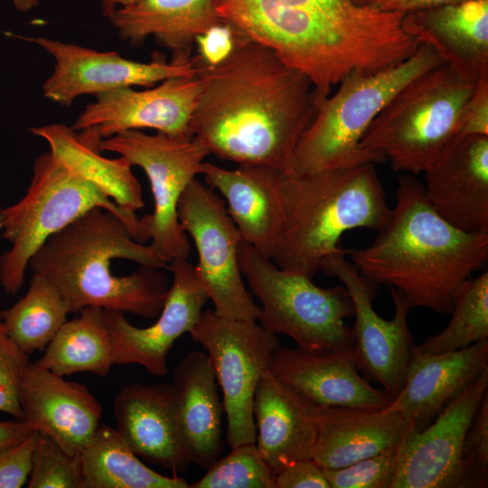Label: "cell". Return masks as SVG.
<instances>
[{
	"instance_id": "6da1fadb",
	"label": "cell",
	"mask_w": 488,
	"mask_h": 488,
	"mask_svg": "<svg viewBox=\"0 0 488 488\" xmlns=\"http://www.w3.org/2000/svg\"><path fill=\"white\" fill-rule=\"evenodd\" d=\"M191 61L201 82L192 135L220 159L285 174L322 99L312 81L247 35L218 65Z\"/></svg>"
},
{
	"instance_id": "7a4b0ae2",
	"label": "cell",
	"mask_w": 488,
	"mask_h": 488,
	"mask_svg": "<svg viewBox=\"0 0 488 488\" xmlns=\"http://www.w3.org/2000/svg\"><path fill=\"white\" fill-rule=\"evenodd\" d=\"M219 15L304 73L320 99L352 72L399 63L420 43L403 14L355 0H213Z\"/></svg>"
},
{
	"instance_id": "3957f363",
	"label": "cell",
	"mask_w": 488,
	"mask_h": 488,
	"mask_svg": "<svg viewBox=\"0 0 488 488\" xmlns=\"http://www.w3.org/2000/svg\"><path fill=\"white\" fill-rule=\"evenodd\" d=\"M28 267L58 289L70 314L93 306L155 319L169 289V264L100 207L51 236Z\"/></svg>"
},
{
	"instance_id": "277c9868",
	"label": "cell",
	"mask_w": 488,
	"mask_h": 488,
	"mask_svg": "<svg viewBox=\"0 0 488 488\" xmlns=\"http://www.w3.org/2000/svg\"><path fill=\"white\" fill-rule=\"evenodd\" d=\"M395 205L375 239L348 250L358 271L398 290L411 308L451 314L459 286L488 258V231L462 230L428 202L414 174L398 178Z\"/></svg>"
},
{
	"instance_id": "5b68a950",
	"label": "cell",
	"mask_w": 488,
	"mask_h": 488,
	"mask_svg": "<svg viewBox=\"0 0 488 488\" xmlns=\"http://www.w3.org/2000/svg\"><path fill=\"white\" fill-rule=\"evenodd\" d=\"M284 225L271 260L310 278L323 261L348 254L338 245L346 231L380 230L390 208L373 163L296 176L284 175Z\"/></svg>"
},
{
	"instance_id": "8992f818",
	"label": "cell",
	"mask_w": 488,
	"mask_h": 488,
	"mask_svg": "<svg viewBox=\"0 0 488 488\" xmlns=\"http://www.w3.org/2000/svg\"><path fill=\"white\" fill-rule=\"evenodd\" d=\"M433 48L420 44L406 60L371 72H352L322 99L302 135L286 176L380 163L361 141L370 125L406 84L443 63Z\"/></svg>"
},
{
	"instance_id": "52a82bcc",
	"label": "cell",
	"mask_w": 488,
	"mask_h": 488,
	"mask_svg": "<svg viewBox=\"0 0 488 488\" xmlns=\"http://www.w3.org/2000/svg\"><path fill=\"white\" fill-rule=\"evenodd\" d=\"M96 207L120 218L137 242L149 239L136 213L117 205L52 151L35 158L24 196L0 208L2 236L12 244L0 256V284L5 292L15 295L23 287L31 258L51 236Z\"/></svg>"
},
{
	"instance_id": "ba28073f",
	"label": "cell",
	"mask_w": 488,
	"mask_h": 488,
	"mask_svg": "<svg viewBox=\"0 0 488 488\" xmlns=\"http://www.w3.org/2000/svg\"><path fill=\"white\" fill-rule=\"evenodd\" d=\"M474 85L446 62L421 73L377 115L361 147L396 172L424 173L455 136L459 111Z\"/></svg>"
},
{
	"instance_id": "9c48e42d",
	"label": "cell",
	"mask_w": 488,
	"mask_h": 488,
	"mask_svg": "<svg viewBox=\"0 0 488 488\" xmlns=\"http://www.w3.org/2000/svg\"><path fill=\"white\" fill-rule=\"evenodd\" d=\"M239 262L252 295L260 301L258 323L275 334H285L296 348L327 353L352 346V330L344 319L353 316L344 286L323 288L313 279L278 267L241 240Z\"/></svg>"
},
{
	"instance_id": "30bf717a",
	"label": "cell",
	"mask_w": 488,
	"mask_h": 488,
	"mask_svg": "<svg viewBox=\"0 0 488 488\" xmlns=\"http://www.w3.org/2000/svg\"><path fill=\"white\" fill-rule=\"evenodd\" d=\"M101 152H113L132 165L142 168L150 183L154 211L140 222L150 246L168 264L187 259L191 244L177 214L179 200L187 186L202 173L204 159L211 155L197 136H174L164 133L147 135L127 130L103 138Z\"/></svg>"
},
{
	"instance_id": "8fae6325",
	"label": "cell",
	"mask_w": 488,
	"mask_h": 488,
	"mask_svg": "<svg viewBox=\"0 0 488 488\" xmlns=\"http://www.w3.org/2000/svg\"><path fill=\"white\" fill-rule=\"evenodd\" d=\"M189 333L207 351L222 391L228 445L256 443L254 395L280 347L277 334L258 321L223 317L210 308L202 312Z\"/></svg>"
},
{
	"instance_id": "7c38bea8",
	"label": "cell",
	"mask_w": 488,
	"mask_h": 488,
	"mask_svg": "<svg viewBox=\"0 0 488 488\" xmlns=\"http://www.w3.org/2000/svg\"><path fill=\"white\" fill-rule=\"evenodd\" d=\"M177 214L193 239L196 274L213 310L227 318L258 321L260 306L245 286L239 262L242 239L224 200L194 179L179 200Z\"/></svg>"
},
{
	"instance_id": "4fadbf2b",
	"label": "cell",
	"mask_w": 488,
	"mask_h": 488,
	"mask_svg": "<svg viewBox=\"0 0 488 488\" xmlns=\"http://www.w3.org/2000/svg\"><path fill=\"white\" fill-rule=\"evenodd\" d=\"M320 271L337 277L352 301L355 322L352 349L358 370L394 399L405 383L415 345L408 324L410 305L390 287L395 314L391 320L380 317L372 306L378 285L362 276L345 254L326 258Z\"/></svg>"
},
{
	"instance_id": "5bb4252c",
	"label": "cell",
	"mask_w": 488,
	"mask_h": 488,
	"mask_svg": "<svg viewBox=\"0 0 488 488\" xmlns=\"http://www.w3.org/2000/svg\"><path fill=\"white\" fill-rule=\"evenodd\" d=\"M46 51L54 60L52 73L42 85L43 96L70 107L81 95H94L122 88L154 87L168 78L198 73L192 61H166L154 54L150 62L122 57L116 52H99L44 37H21Z\"/></svg>"
},
{
	"instance_id": "9a60e30c",
	"label": "cell",
	"mask_w": 488,
	"mask_h": 488,
	"mask_svg": "<svg viewBox=\"0 0 488 488\" xmlns=\"http://www.w3.org/2000/svg\"><path fill=\"white\" fill-rule=\"evenodd\" d=\"M488 391V370L452 399L435 419L398 447L391 488H465L462 450L466 431Z\"/></svg>"
},
{
	"instance_id": "2e32d148",
	"label": "cell",
	"mask_w": 488,
	"mask_h": 488,
	"mask_svg": "<svg viewBox=\"0 0 488 488\" xmlns=\"http://www.w3.org/2000/svg\"><path fill=\"white\" fill-rule=\"evenodd\" d=\"M173 275L164 307L155 323L136 327L117 310H104L115 365L137 364L155 377L168 373L167 356L174 342L189 333L209 300L187 259L169 263Z\"/></svg>"
},
{
	"instance_id": "e0dca14e",
	"label": "cell",
	"mask_w": 488,
	"mask_h": 488,
	"mask_svg": "<svg viewBox=\"0 0 488 488\" xmlns=\"http://www.w3.org/2000/svg\"><path fill=\"white\" fill-rule=\"evenodd\" d=\"M200 91L198 74L168 78L144 90L114 89L96 96L71 127H95L103 138L143 128L174 136H192L191 119Z\"/></svg>"
},
{
	"instance_id": "ac0fdd59",
	"label": "cell",
	"mask_w": 488,
	"mask_h": 488,
	"mask_svg": "<svg viewBox=\"0 0 488 488\" xmlns=\"http://www.w3.org/2000/svg\"><path fill=\"white\" fill-rule=\"evenodd\" d=\"M424 174L425 195L442 218L488 231V136H455Z\"/></svg>"
},
{
	"instance_id": "d6986e66",
	"label": "cell",
	"mask_w": 488,
	"mask_h": 488,
	"mask_svg": "<svg viewBox=\"0 0 488 488\" xmlns=\"http://www.w3.org/2000/svg\"><path fill=\"white\" fill-rule=\"evenodd\" d=\"M23 419L72 455H80L100 426L102 405L84 384L30 362L20 387Z\"/></svg>"
},
{
	"instance_id": "ffe728a7",
	"label": "cell",
	"mask_w": 488,
	"mask_h": 488,
	"mask_svg": "<svg viewBox=\"0 0 488 488\" xmlns=\"http://www.w3.org/2000/svg\"><path fill=\"white\" fill-rule=\"evenodd\" d=\"M112 411L115 428L139 458L175 474L188 470L173 383L126 385L114 397Z\"/></svg>"
},
{
	"instance_id": "44dd1931",
	"label": "cell",
	"mask_w": 488,
	"mask_h": 488,
	"mask_svg": "<svg viewBox=\"0 0 488 488\" xmlns=\"http://www.w3.org/2000/svg\"><path fill=\"white\" fill-rule=\"evenodd\" d=\"M206 185L224 198L229 215L242 241L271 259L284 225V174L261 165L228 170L204 162Z\"/></svg>"
},
{
	"instance_id": "7402d4cb",
	"label": "cell",
	"mask_w": 488,
	"mask_h": 488,
	"mask_svg": "<svg viewBox=\"0 0 488 488\" xmlns=\"http://www.w3.org/2000/svg\"><path fill=\"white\" fill-rule=\"evenodd\" d=\"M253 417L255 444L276 474L296 461L313 459L319 406L270 370L256 389Z\"/></svg>"
},
{
	"instance_id": "603a6c76",
	"label": "cell",
	"mask_w": 488,
	"mask_h": 488,
	"mask_svg": "<svg viewBox=\"0 0 488 488\" xmlns=\"http://www.w3.org/2000/svg\"><path fill=\"white\" fill-rule=\"evenodd\" d=\"M352 347L327 353L279 347L270 371L314 403L324 407L383 409L392 398L358 372Z\"/></svg>"
},
{
	"instance_id": "cb8c5ba5",
	"label": "cell",
	"mask_w": 488,
	"mask_h": 488,
	"mask_svg": "<svg viewBox=\"0 0 488 488\" xmlns=\"http://www.w3.org/2000/svg\"><path fill=\"white\" fill-rule=\"evenodd\" d=\"M486 370L488 340L440 354L420 352L414 345L403 388L382 410L402 414L419 431Z\"/></svg>"
},
{
	"instance_id": "d4e9b609",
	"label": "cell",
	"mask_w": 488,
	"mask_h": 488,
	"mask_svg": "<svg viewBox=\"0 0 488 488\" xmlns=\"http://www.w3.org/2000/svg\"><path fill=\"white\" fill-rule=\"evenodd\" d=\"M403 30L435 50L462 78L488 74V0H464L403 14Z\"/></svg>"
},
{
	"instance_id": "484cf974",
	"label": "cell",
	"mask_w": 488,
	"mask_h": 488,
	"mask_svg": "<svg viewBox=\"0 0 488 488\" xmlns=\"http://www.w3.org/2000/svg\"><path fill=\"white\" fill-rule=\"evenodd\" d=\"M413 431L402 414L382 409L319 406L313 460L337 469L397 447Z\"/></svg>"
},
{
	"instance_id": "4316f807",
	"label": "cell",
	"mask_w": 488,
	"mask_h": 488,
	"mask_svg": "<svg viewBox=\"0 0 488 488\" xmlns=\"http://www.w3.org/2000/svg\"><path fill=\"white\" fill-rule=\"evenodd\" d=\"M173 384L177 416L191 464L207 469L222 453V402L207 353L189 352L176 366Z\"/></svg>"
},
{
	"instance_id": "83f0119b",
	"label": "cell",
	"mask_w": 488,
	"mask_h": 488,
	"mask_svg": "<svg viewBox=\"0 0 488 488\" xmlns=\"http://www.w3.org/2000/svg\"><path fill=\"white\" fill-rule=\"evenodd\" d=\"M108 19L123 41L136 45L152 36L180 63L190 61L198 35L223 21L213 0H140Z\"/></svg>"
},
{
	"instance_id": "f1b7e54d",
	"label": "cell",
	"mask_w": 488,
	"mask_h": 488,
	"mask_svg": "<svg viewBox=\"0 0 488 488\" xmlns=\"http://www.w3.org/2000/svg\"><path fill=\"white\" fill-rule=\"evenodd\" d=\"M33 135L42 138L49 150L69 168L91 183L117 205L136 212L145 205L140 183L132 171V164L123 156L108 158L99 147L103 139L95 127L75 130L64 124L54 123L30 128Z\"/></svg>"
},
{
	"instance_id": "f546056e",
	"label": "cell",
	"mask_w": 488,
	"mask_h": 488,
	"mask_svg": "<svg viewBox=\"0 0 488 488\" xmlns=\"http://www.w3.org/2000/svg\"><path fill=\"white\" fill-rule=\"evenodd\" d=\"M79 314L64 323L34 362L62 377L89 372L105 378L115 364L104 310L89 306Z\"/></svg>"
},
{
	"instance_id": "4dcf8cb0",
	"label": "cell",
	"mask_w": 488,
	"mask_h": 488,
	"mask_svg": "<svg viewBox=\"0 0 488 488\" xmlns=\"http://www.w3.org/2000/svg\"><path fill=\"white\" fill-rule=\"evenodd\" d=\"M80 458L84 488H189L176 474L170 477L149 468L107 424H100Z\"/></svg>"
},
{
	"instance_id": "1f68e13d",
	"label": "cell",
	"mask_w": 488,
	"mask_h": 488,
	"mask_svg": "<svg viewBox=\"0 0 488 488\" xmlns=\"http://www.w3.org/2000/svg\"><path fill=\"white\" fill-rule=\"evenodd\" d=\"M69 314L58 289L45 277L33 273L25 295L11 307L1 310V319L10 338L30 355L44 351Z\"/></svg>"
},
{
	"instance_id": "d6a6232c",
	"label": "cell",
	"mask_w": 488,
	"mask_h": 488,
	"mask_svg": "<svg viewBox=\"0 0 488 488\" xmlns=\"http://www.w3.org/2000/svg\"><path fill=\"white\" fill-rule=\"evenodd\" d=\"M452 317L440 333L415 345L429 354L451 352L488 340V272L470 277L457 289Z\"/></svg>"
},
{
	"instance_id": "836d02e7",
	"label": "cell",
	"mask_w": 488,
	"mask_h": 488,
	"mask_svg": "<svg viewBox=\"0 0 488 488\" xmlns=\"http://www.w3.org/2000/svg\"><path fill=\"white\" fill-rule=\"evenodd\" d=\"M218 458L189 488H277L276 473L255 443L242 444Z\"/></svg>"
},
{
	"instance_id": "e575fe53",
	"label": "cell",
	"mask_w": 488,
	"mask_h": 488,
	"mask_svg": "<svg viewBox=\"0 0 488 488\" xmlns=\"http://www.w3.org/2000/svg\"><path fill=\"white\" fill-rule=\"evenodd\" d=\"M28 488H84L80 455H72L40 434L34 449Z\"/></svg>"
},
{
	"instance_id": "d590c367",
	"label": "cell",
	"mask_w": 488,
	"mask_h": 488,
	"mask_svg": "<svg viewBox=\"0 0 488 488\" xmlns=\"http://www.w3.org/2000/svg\"><path fill=\"white\" fill-rule=\"evenodd\" d=\"M398 447L344 467L324 469L330 488H391L397 472Z\"/></svg>"
},
{
	"instance_id": "8d00e7d4",
	"label": "cell",
	"mask_w": 488,
	"mask_h": 488,
	"mask_svg": "<svg viewBox=\"0 0 488 488\" xmlns=\"http://www.w3.org/2000/svg\"><path fill=\"white\" fill-rule=\"evenodd\" d=\"M30 364L24 352L8 335L0 311V412L15 419H23L20 387Z\"/></svg>"
},
{
	"instance_id": "74e56055",
	"label": "cell",
	"mask_w": 488,
	"mask_h": 488,
	"mask_svg": "<svg viewBox=\"0 0 488 488\" xmlns=\"http://www.w3.org/2000/svg\"><path fill=\"white\" fill-rule=\"evenodd\" d=\"M462 464L465 487H487L488 480V391L466 431Z\"/></svg>"
},
{
	"instance_id": "f35d334b",
	"label": "cell",
	"mask_w": 488,
	"mask_h": 488,
	"mask_svg": "<svg viewBox=\"0 0 488 488\" xmlns=\"http://www.w3.org/2000/svg\"><path fill=\"white\" fill-rule=\"evenodd\" d=\"M40 433L33 431L23 441L0 448V488H21L27 483Z\"/></svg>"
},
{
	"instance_id": "ab89813d",
	"label": "cell",
	"mask_w": 488,
	"mask_h": 488,
	"mask_svg": "<svg viewBox=\"0 0 488 488\" xmlns=\"http://www.w3.org/2000/svg\"><path fill=\"white\" fill-rule=\"evenodd\" d=\"M244 35L237 26L223 18V21L196 37L195 56L205 65H218L231 54Z\"/></svg>"
},
{
	"instance_id": "60d3db41",
	"label": "cell",
	"mask_w": 488,
	"mask_h": 488,
	"mask_svg": "<svg viewBox=\"0 0 488 488\" xmlns=\"http://www.w3.org/2000/svg\"><path fill=\"white\" fill-rule=\"evenodd\" d=\"M473 135L488 136V74L475 83L456 120L455 136Z\"/></svg>"
},
{
	"instance_id": "b9f144b4",
	"label": "cell",
	"mask_w": 488,
	"mask_h": 488,
	"mask_svg": "<svg viewBox=\"0 0 488 488\" xmlns=\"http://www.w3.org/2000/svg\"><path fill=\"white\" fill-rule=\"evenodd\" d=\"M277 488H330L324 469L313 459L296 461L276 475Z\"/></svg>"
},
{
	"instance_id": "7bdbcfd3",
	"label": "cell",
	"mask_w": 488,
	"mask_h": 488,
	"mask_svg": "<svg viewBox=\"0 0 488 488\" xmlns=\"http://www.w3.org/2000/svg\"><path fill=\"white\" fill-rule=\"evenodd\" d=\"M460 1L464 0H371L367 4L379 10L405 14Z\"/></svg>"
},
{
	"instance_id": "ee69618b",
	"label": "cell",
	"mask_w": 488,
	"mask_h": 488,
	"mask_svg": "<svg viewBox=\"0 0 488 488\" xmlns=\"http://www.w3.org/2000/svg\"><path fill=\"white\" fill-rule=\"evenodd\" d=\"M33 431V427L22 419L0 420V448L23 441Z\"/></svg>"
},
{
	"instance_id": "f6af8a7d",
	"label": "cell",
	"mask_w": 488,
	"mask_h": 488,
	"mask_svg": "<svg viewBox=\"0 0 488 488\" xmlns=\"http://www.w3.org/2000/svg\"><path fill=\"white\" fill-rule=\"evenodd\" d=\"M140 0H101L102 14L108 18L117 8L129 6Z\"/></svg>"
},
{
	"instance_id": "bcb514c9",
	"label": "cell",
	"mask_w": 488,
	"mask_h": 488,
	"mask_svg": "<svg viewBox=\"0 0 488 488\" xmlns=\"http://www.w3.org/2000/svg\"><path fill=\"white\" fill-rule=\"evenodd\" d=\"M14 7L23 13H27L38 5V0H12Z\"/></svg>"
},
{
	"instance_id": "7dc6e473",
	"label": "cell",
	"mask_w": 488,
	"mask_h": 488,
	"mask_svg": "<svg viewBox=\"0 0 488 488\" xmlns=\"http://www.w3.org/2000/svg\"><path fill=\"white\" fill-rule=\"evenodd\" d=\"M359 4H366L365 0H355Z\"/></svg>"
},
{
	"instance_id": "c3c4849f",
	"label": "cell",
	"mask_w": 488,
	"mask_h": 488,
	"mask_svg": "<svg viewBox=\"0 0 488 488\" xmlns=\"http://www.w3.org/2000/svg\"><path fill=\"white\" fill-rule=\"evenodd\" d=\"M369 1H371V0H365V3L367 4Z\"/></svg>"
},
{
	"instance_id": "681fc988",
	"label": "cell",
	"mask_w": 488,
	"mask_h": 488,
	"mask_svg": "<svg viewBox=\"0 0 488 488\" xmlns=\"http://www.w3.org/2000/svg\"><path fill=\"white\" fill-rule=\"evenodd\" d=\"M1 228H2V226H1V222H0V232H1Z\"/></svg>"
},
{
	"instance_id": "f907efd6",
	"label": "cell",
	"mask_w": 488,
	"mask_h": 488,
	"mask_svg": "<svg viewBox=\"0 0 488 488\" xmlns=\"http://www.w3.org/2000/svg\"><path fill=\"white\" fill-rule=\"evenodd\" d=\"M0 311H1V308H0Z\"/></svg>"
}]
</instances>
